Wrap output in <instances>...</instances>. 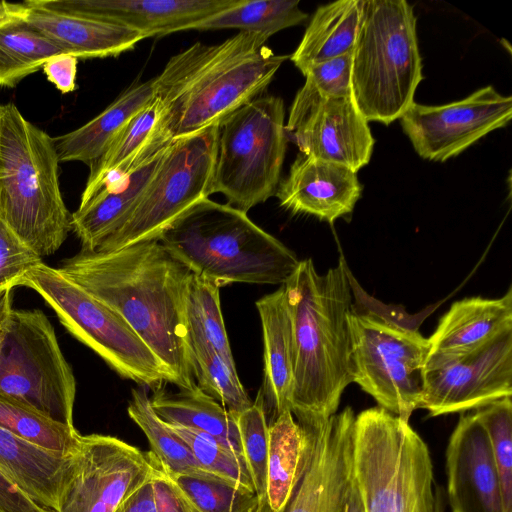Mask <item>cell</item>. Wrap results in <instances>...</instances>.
I'll list each match as a JSON object with an SVG mask.
<instances>
[{
	"instance_id": "12",
	"label": "cell",
	"mask_w": 512,
	"mask_h": 512,
	"mask_svg": "<svg viewBox=\"0 0 512 512\" xmlns=\"http://www.w3.org/2000/svg\"><path fill=\"white\" fill-rule=\"evenodd\" d=\"M348 323L353 382L379 407L409 421L423 393L428 338L352 311Z\"/></svg>"
},
{
	"instance_id": "8",
	"label": "cell",
	"mask_w": 512,
	"mask_h": 512,
	"mask_svg": "<svg viewBox=\"0 0 512 512\" xmlns=\"http://www.w3.org/2000/svg\"><path fill=\"white\" fill-rule=\"evenodd\" d=\"M17 286L38 293L68 332L122 378L154 390L166 382L174 384L170 371L118 312L57 268L41 262Z\"/></svg>"
},
{
	"instance_id": "38",
	"label": "cell",
	"mask_w": 512,
	"mask_h": 512,
	"mask_svg": "<svg viewBox=\"0 0 512 512\" xmlns=\"http://www.w3.org/2000/svg\"><path fill=\"white\" fill-rule=\"evenodd\" d=\"M234 416L245 464L255 493L259 503H267L266 477L269 425L266 420L262 391H259L250 407Z\"/></svg>"
},
{
	"instance_id": "28",
	"label": "cell",
	"mask_w": 512,
	"mask_h": 512,
	"mask_svg": "<svg viewBox=\"0 0 512 512\" xmlns=\"http://www.w3.org/2000/svg\"><path fill=\"white\" fill-rule=\"evenodd\" d=\"M150 403L163 422L212 435L245 462L235 416L196 384L178 393L159 387Z\"/></svg>"
},
{
	"instance_id": "5",
	"label": "cell",
	"mask_w": 512,
	"mask_h": 512,
	"mask_svg": "<svg viewBox=\"0 0 512 512\" xmlns=\"http://www.w3.org/2000/svg\"><path fill=\"white\" fill-rule=\"evenodd\" d=\"M58 164L54 138L14 104L0 105V219L41 258L71 231Z\"/></svg>"
},
{
	"instance_id": "49",
	"label": "cell",
	"mask_w": 512,
	"mask_h": 512,
	"mask_svg": "<svg viewBox=\"0 0 512 512\" xmlns=\"http://www.w3.org/2000/svg\"><path fill=\"white\" fill-rule=\"evenodd\" d=\"M346 512H364V507L356 485L355 478L348 497Z\"/></svg>"
},
{
	"instance_id": "1",
	"label": "cell",
	"mask_w": 512,
	"mask_h": 512,
	"mask_svg": "<svg viewBox=\"0 0 512 512\" xmlns=\"http://www.w3.org/2000/svg\"><path fill=\"white\" fill-rule=\"evenodd\" d=\"M57 269L118 312L180 390L196 384L186 321L192 272L158 238L117 250L79 252Z\"/></svg>"
},
{
	"instance_id": "47",
	"label": "cell",
	"mask_w": 512,
	"mask_h": 512,
	"mask_svg": "<svg viewBox=\"0 0 512 512\" xmlns=\"http://www.w3.org/2000/svg\"><path fill=\"white\" fill-rule=\"evenodd\" d=\"M116 512H158L153 485V473L141 487L119 506Z\"/></svg>"
},
{
	"instance_id": "33",
	"label": "cell",
	"mask_w": 512,
	"mask_h": 512,
	"mask_svg": "<svg viewBox=\"0 0 512 512\" xmlns=\"http://www.w3.org/2000/svg\"><path fill=\"white\" fill-rule=\"evenodd\" d=\"M127 412L143 431L149 441L150 451L168 473L214 476L199 465L186 443L157 416L151 407L146 388L132 389Z\"/></svg>"
},
{
	"instance_id": "14",
	"label": "cell",
	"mask_w": 512,
	"mask_h": 512,
	"mask_svg": "<svg viewBox=\"0 0 512 512\" xmlns=\"http://www.w3.org/2000/svg\"><path fill=\"white\" fill-rule=\"evenodd\" d=\"M511 118V96L486 86L444 105L414 102L399 120L420 157L444 162L491 131L506 126Z\"/></svg>"
},
{
	"instance_id": "13",
	"label": "cell",
	"mask_w": 512,
	"mask_h": 512,
	"mask_svg": "<svg viewBox=\"0 0 512 512\" xmlns=\"http://www.w3.org/2000/svg\"><path fill=\"white\" fill-rule=\"evenodd\" d=\"M155 460L117 437L80 434L58 512H116L151 477Z\"/></svg>"
},
{
	"instance_id": "26",
	"label": "cell",
	"mask_w": 512,
	"mask_h": 512,
	"mask_svg": "<svg viewBox=\"0 0 512 512\" xmlns=\"http://www.w3.org/2000/svg\"><path fill=\"white\" fill-rule=\"evenodd\" d=\"M256 308L264 347L262 394L268 398L276 417L290 410L294 372L293 326L284 286L257 300Z\"/></svg>"
},
{
	"instance_id": "34",
	"label": "cell",
	"mask_w": 512,
	"mask_h": 512,
	"mask_svg": "<svg viewBox=\"0 0 512 512\" xmlns=\"http://www.w3.org/2000/svg\"><path fill=\"white\" fill-rule=\"evenodd\" d=\"M188 341L209 345L235 365L221 311L220 288L192 273L186 304Z\"/></svg>"
},
{
	"instance_id": "35",
	"label": "cell",
	"mask_w": 512,
	"mask_h": 512,
	"mask_svg": "<svg viewBox=\"0 0 512 512\" xmlns=\"http://www.w3.org/2000/svg\"><path fill=\"white\" fill-rule=\"evenodd\" d=\"M0 427L44 449L70 454L80 433L38 410L0 395Z\"/></svg>"
},
{
	"instance_id": "27",
	"label": "cell",
	"mask_w": 512,
	"mask_h": 512,
	"mask_svg": "<svg viewBox=\"0 0 512 512\" xmlns=\"http://www.w3.org/2000/svg\"><path fill=\"white\" fill-rule=\"evenodd\" d=\"M153 98V79L131 85L86 124L54 138L59 162L80 161L88 165L95 162Z\"/></svg>"
},
{
	"instance_id": "25",
	"label": "cell",
	"mask_w": 512,
	"mask_h": 512,
	"mask_svg": "<svg viewBox=\"0 0 512 512\" xmlns=\"http://www.w3.org/2000/svg\"><path fill=\"white\" fill-rule=\"evenodd\" d=\"M167 146L135 168L122 183L102 188L71 214V230L81 242L80 252L97 250L126 222L158 169Z\"/></svg>"
},
{
	"instance_id": "4",
	"label": "cell",
	"mask_w": 512,
	"mask_h": 512,
	"mask_svg": "<svg viewBox=\"0 0 512 512\" xmlns=\"http://www.w3.org/2000/svg\"><path fill=\"white\" fill-rule=\"evenodd\" d=\"M158 239L193 274L219 288L232 283L283 285L300 263L246 212L209 198L191 206Z\"/></svg>"
},
{
	"instance_id": "50",
	"label": "cell",
	"mask_w": 512,
	"mask_h": 512,
	"mask_svg": "<svg viewBox=\"0 0 512 512\" xmlns=\"http://www.w3.org/2000/svg\"><path fill=\"white\" fill-rule=\"evenodd\" d=\"M436 507L435 512H444L445 509V493L442 487L436 485Z\"/></svg>"
},
{
	"instance_id": "21",
	"label": "cell",
	"mask_w": 512,
	"mask_h": 512,
	"mask_svg": "<svg viewBox=\"0 0 512 512\" xmlns=\"http://www.w3.org/2000/svg\"><path fill=\"white\" fill-rule=\"evenodd\" d=\"M27 21L67 54L76 58L118 56L144 39L138 32L111 21L47 7L40 0L20 3Z\"/></svg>"
},
{
	"instance_id": "45",
	"label": "cell",
	"mask_w": 512,
	"mask_h": 512,
	"mask_svg": "<svg viewBox=\"0 0 512 512\" xmlns=\"http://www.w3.org/2000/svg\"><path fill=\"white\" fill-rule=\"evenodd\" d=\"M78 58L61 53L50 58L42 67L48 81L62 93H69L76 87Z\"/></svg>"
},
{
	"instance_id": "3",
	"label": "cell",
	"mask_w": 512,
	"mask_h": 512,
	"mask_svg": "<svg viewBox=\"0 0 512 512\" xmlns=\"http://www.w3.org/2000/svg\"><path fill=\"white\" fill-rule=\"evenodd\" d=\"M263 35L239 31L214 45L196 42L172 56L153 78L169 139L220 124L261 95L287 59Z\"/></svg>"
},
{
	"instance_id": "17",
	"label": "cell",
	"mask_w": 512,
	"mask_h": 512,
	"mask_svg": "<svg viewBox=\"0 0 512 512\" xmlns=\"http://www.w3.org/2000/svg\"><path fill=\"white\" fill-rule=\"evenodd\" d=\"M355 417L352 408L346 407L322 423L301 424L309 432V450L279 512H346L354 482Z\"/></svg>"
},
{
	"instance_id": "22",
	"label": "cell",
	"mask_w": 512,
	"mask_h": 512,
	"mask_svg": "<svg viewBox=\"0 0 512 512\" xmlns=\"http://www.w3.org/2000/svg\"><path fill=\"white\" fill-rule=\"evenodd\" d=\"M512 330V289L500 298L455 301L428 338L426 367L469 354Z\"/></svg>"
},
{
	"instance_id": "42",
	"label": "cell",
	"mask_w": 512,
	"mask_h": 512,
	"mask_svg": "<svg viewBox=\"0 0 512 512\" xmlns=\"http://www.w3.org/2000/svg\"><path fill=\"white\" fill-rule=\"evenodd\" d=\"M352 50L310 67L304 74L306 83L324 97L352 96Z\"/></svg>"
},
{
	"instance_id": "7",
	"label": "cell",
	"mask_w": 512,
	"mask_h": 512,
	"mask_svg": "<svg viewBox=\"0 0 512 512\" xmlns=\"http://www.w3.org/2000/svg\"><path fill=\"white\" fill-rule=\"evenodd\" d=\"M353 469L364 512H435L431 455L409 421L379 406L358 414Z\"/></svg>"
},
{
	"instance_id": "32",
	"label": "cell",
	"mask_w": 512,
	"mask_h": 512,
	"mask_svg": "<svg viewBox=\"0 0 512 512\" xmlns=\"http://www.w3.org/2000/svg\"><path fill=\"white\" fill-rule=\"evenodd\" d=\"M307 17L298 0H239L234 6L200 21L192 30L233 28L269 39L283 29L301 24Z\"/></svg>"
},
{
	"instance_id": "29",
	"label": "cell",
	"mask_w": 512,
	"mask_h": 512,
	"mask_svg": "<svg viewBox=\"0 0 512 512\" xmlns=\"http://www.w3.org/2000/svg\"><path fill=\"white\" fill-rule=\"evenodd\" d=\"M362 4L363 0H339L317 8L290 56L303 75L310 67L353 49Z\"/></svg>"
},
{
	"instance_id": "40",
	"label": "cell",
	"mask_w": 512,
	"mask_h": 512,
	"mask_svg": "<svg viewBox=\"0 0 512 512\" xmlns=\"http://www.w3.org/2000/svg\"><path fill=\"white\" fill-rule=\"evenodd\" d=\"M486 429L506 512H512V401L505 397L474 411Z\"/></svg>"
},
{
	"instance_id": "2",
	"label": "cell",
	"mask_w": 512,
	"mask_h": 512,
	"mask_svg": "<svg viewBox=\"0 0 512 512\" xmlns=\"http://www.w3.org/2000/svg\"><path fill=\"white\" fill-rule=\"evenodd\" d=\"M343 257L319 274L300 260L283 284L293 326L294 372L290 410L300 424H318L337 413L353 382L348 315L352 293Z\"/></svg>"
},
{
	"instance_id": "23",
	"label": "cell",
	"mask_w": 512,
	"mask_h": 512,
	"mask_svg": "<svg viewBox=\"0 0 512 512\" xmlns=\"http://www.w3.org/2000/svg\"><path fill=\"white\" fill-rule=\"evenodd\" d=\"M171 141L163 127L162 104L154 96L125 125L102 156L89 165L90 173L79 206L103 187L119 185L135 168Z\"/></svg>"
},
{
	"instance_id": "11",
	"label": "cell",
	"mask_w": 512,
	"mask_h": 512,
	"mask_svg": "<svg viewBox=\"0 0 512 512\" xmlns=\"http://www.w3.org/2000/svg\"><path fill=\"white\" fill-rule=\"evenodd\" d=\"M218 133L219 124L172 140L135 209L97 250H117L158 238L191 206L209 198Z\"/></svg>"
},
{
	"instance_id": "51",
	"label": "cell",
	"mask_w": 512,
	"mask_h": 512,
	"mask_svg": "<svg viewBox=\"0 0 512 512\" xmlns=\"http://www.w3.org/2000/svg\"><path fill=\"white\" fill-rule=\"evenodd\" d=\"M256 512H272L268 506V504L265 503H259L258 510Z\"/></svg>"
},
{
	"instance_id": "36",
	"label": "cell",
	"mask_w": 512,
	"mask_h": 512,
	"mask_svg": "<svg viewBox=\"0 0 512 512\" xmlns=\"http://www.w3.org/2000/svg\"><path fill=\"white\" fill-rule=\"evenodd\" d=\"M194 378L197 386L226 408L239 414L252 405L242 385L235 365L229 364L209 345L201 342L189 344Z\"/></svg>"
},
{
	"instance_id": "48",
	"label": "cell",
	"mask_w": 512,
	"mask_h": 512,
	"mask_svg": "<svg viewBox=\"0 0 512 512\" xmlns=\"http://www.w3.org/2000/svg\"><path fill=\"white\" fill-rule=\"evenodd\" d=\"M12 309V289L0 291V351Z\"/></svg>"
},
{
	"instance_id": "6",
	"label": "cell",
	"mask_w": 512,
	"mask_h": 512,
	"mask_svg": "<svg viewBox=\"0 0 512 512\" xmlns=\"http://www.w3.org/2000/svg\"><path fill=\"white\" fill-rule=\"evenodd\" d=\"M423 80L416 17L405 0H363L352 49V97L367 122L398 120Z\"/></svg>"
},
{
	"instance_id": "24",
	"label": "cell",
	"mask_w": 512,
	"mask_h": 512,
	"mask_svg": "<svg viewBox=\"0 0 512 512\" xmlns=\"http://www.w3.org/2000/svg\"><path fill=\"white\" fill-rule=\"evenodd\" d=\"M70 454L50 451L0 427V471L40 507L58 512Z\"/></svg>"
},
{
	"instance_id": "44",
	"label": "cell",
	"mask_w": 512,
	"mask_h": 512,
	"mask_svg": "<svg viewBox=\"0 0 512 512\" xmlns=\"http://www.w3.org/2000/svg\"><path fill=\"white\" fill-rule=\"evenodd\" d=\"M153 485L158 512H201L170 478L157 457Z\"/></svg>"
},
{
	"instance_id": "39",
	"label": "cell",
	"mask_w": 512,
	"mask_h": 512,
	"mask_svg": "<svg viewBox=\"0 0 512 512\" xmlns=\"http://www.w3.org/2000/svg\"><path fill=\"white\" fill-rule=\"evenodd\" d=\"M169 426L206 472L255 491L245 462L217 438L187 427Z\"/></svg>"
},
{
	"instance_id": "30",
	"label": "cell",
	"mask_w": 512,
	"mask_h": 512,
	"mask_svg": "<svg viewBox=\"0 0 512 512\" xmlns=\"http://www.w3.org/2000/svg\"><path fill=\"white\" fill-rule=\"evenodd\" d=\"M61 53L60 47L27 21L20 3L0 1L1 87H15Z\"/></svg>"
},
{
	"instance_id": "15",
	"label": "cell",
	"mask_w": 512,
	"mask_h": 512,
	"mask_svg": "<svg viewBox=\"0 0 512 512\" xmlns=\"http://www.w3.org/2000/svg\"><path fill=\"white\" fill-rule=\"evenodd\" d=\"M512 396V330L463 356L425 368L419 408L465 413Z\"/></svg>"
},
{
	"instance_id": "9",
	"label": "cell",
	"mask_w": 512,
	"mask_h": 512,
	"mask_svg": "<svg viewBox=\"0 0 512 512\" xmlns=\"http://www.w3.org/2000/svg\"><path fill=\"white\" fill-rule=\"evenodd\" d=\"M282 98L258 96L219 124L211 194L248 212L276 194L288 135Z\"/></svg>"
},
{
	"instance_id": "19",
	"label": "cell",
	"mask_w": 512,
	"mask_h": 512,
	"mask_svg": "<svg viewBox=\"0 0 512 512\" xmlns=\"http://www.w3.org/2000/svg\"><path fill=\"white\" fill-rule=\"evenodd\" d=\"M47 7L128 27L144 39L192 30L239 0H40Z\"/></svg>"
},
{
	"instance_id": "10",
	"label": "cell",
	"mask_w": 512,
	"mask_h": 512,
	"mask_svg": "<svg viewBox=\"0 0 512 512\" xmlns=\"http://www.w3.org/2000/svg\"><path fill=\"white\" fill-rule=\"evenodd\" d=\"M0 395L74 426L76 380L39 309H12L0 351Z\"/></svg>"
},
{
	"instance_id": "20",
	"label": "cell",
	"mask_w": 512,
	"mask_h": 512,
	"mask_svg": "<svg viewBox=\"0 0 512 512\" xmlns=\"http://www.w3.org/2000/svg\"><path fill=\"white\" fill-rule=\"evenodd\" d=\"M361 192L356 172L300 153L275 196L294 214L311 215L332 224L353 212Z\"/></svg>"
},
{
	"instance_id": "43",
	"label": "cell",
	"mask_w": 512,
	"mask_h": 512,
	"mask_svg": "<svg viewBox=\"0 0 512 512\" xmlns=\"http://www.w3.org/2000/svg\"><path fill=\"white\" fill-rule=\"evenodd\" d=\"M347 275L351 293L355 299V302L351 305L352 312L367 315L398 327L418 330L420 322L426 317L427 313L417 316L408 315L399 307H390L380 303L363 290L349 269Z\"/></svg>"
},
{
	"instance_id": "16",
	"label": "cell",
	"mask_w": 512,
	"mask_h": 512,
	"mask_svg": "<svg viewBox=\"0 0 512 512\" xmlns=\"http://www.w3.org/2000/svg\"><path fill=\"white\" fill-rule=\"evenodd\" d=\"M285 129L301 154L356 173L369 163L375 143L352 96L324 97L306 82L294 98Z\"/></svg>"
},
{
	"instance_id": "31",
	"label": "cell",
	"mask_w": 512,
	"mask_h": 512,
	"mask_svg": "<svg viewBox=\"0 0 512 512\" xmlns=\"http://www.w3.org/2000/svg\"><path fill=\"white\" fill-rule=\"evenodd\" d=\"M309 445L307 428L295 420L290 410L277 415L269 425L266 497L272 512H279L288 501Z\"/></svg>"
},
{
	"instance_id": "46",
	"label": "cell",
	"mask_w": 512,
	"mask_h": 512,
	"mask_svg": "<svg viewBox=\"0 0 512 512\" xmlns=\"http://www.w3.org/2000/svg\"><path fill=\"white\" fill-rule=\"evenodd\" d=\"M0 512H50L32 501L0 471Z\"/></svg>"
},
{
	"instance_id": "41",
	"label": "cell",
	"mask_w": 512,
	"mask_h": 512,
	"mask_svg": "<svg viewBox=\"0 0 512 512\" xmlns=\"http://www.w3.org/2000/svg\"><path fill=\"white\" fill-rule=\"evenodd\" d=\"M41 262L0 219V291L16 287L25 273Z\"/></svg>"
},
{
	"instance_id": "18",
	"label": "cell",
	"mask_w": 512,
	"mask_h": 512,
	"mask_svg": "<svg viewBox=\"0 0 512 512\" xmlns=\"http://www.w3.org/2000/svg\"><path fill=\"white\" fill-rule=\"evenodd\" d=\"M452 512H506L490 439L475 412L461 413L446 449Z\"/></svg>"
},
{
	"instance_id": "37",
	"label": "cell",
	"mask_w": 512,
	"mask_h": 512,
	"mask_svg": "<svg viewBox=\"0 0 512 512\" xmlns=\"http://www.w3.org/2000/svg\"><path fill=\"white\" fill-rule=\"evenodd\" d=\"M168 475L201 512H256L258 510L259 499L255 491L241 485L216 476L184 473H168Z\"/></svg>"
}]
</instances>
